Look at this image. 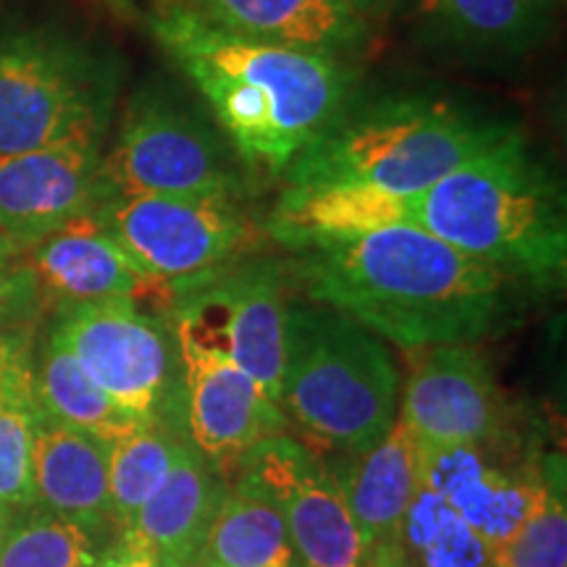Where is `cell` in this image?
<instances>
[{"mask_svg": "<svg viewBox=\"0 0 567 567\" xmlns=\"http://www.w3.org/2000/svg\"><path fill=\"white\" fill-rule=\"evenodd\" d=\"M24 247L13 243L11 237L0 234V308L6 302L17 300V297H27L34 292V276L30 268L19 266V255Z\"/></svg>", "mask_w": 567, "mask_h": 567, "instance_id": "f1b7e54d", "label": "cell"}, {"mask_svg": "<svg viewBox=\"0 0 567 567\" xmlns=\"http://www.w3.org/2000/svg\"><path fill=\"white\" fill-rule=\"evenodd\" d=\"M544 463V484L526 520L492 549V567H567L563 465Z\"/></svg>", "mask_w": 567, "mask_h": 567, "instance_id": "83f0119b", "label": "cell"}, {"mask_svg": "<svg viewBox=\"0 0 567 567\" xmlns=\"http://www.w3.org/2000/svg\"><path fill=\"white\" fill-rule=\"evenodd\" d=\"M410 373L396 417L423 446L507 442V408L492 363L473 344L429 347Z\"/></svg>", "mask_w": 567, "mask_h": 567, "instance_id": "4fadbf2b", "label": "cell"}, {"mask_svg": "<svg viewBox=\"0 0 567 567\" xmlns=\"http://www.w3.org/2000/svg\"><path fill=\"white\" fill-rule=\"evenodd\" d=\"M423 446L421 484L434 492L492 551L526 520L544 484V471L507 463L505 446Z\"/></svg>", "mask_w": 567, "mask_h": 567, "instance_id": "5bb4252c", "label": "cell"}, {"mask_svg": "<svg viewBox=\"0 0 567 567\" xmlns=\"http://www.w3.org/2000/svg\"><path fill=\"white\" fill-rule=\"evenodd\" d=\"M151 279L166 287L205 279L252 245L243 200L195 195H118L90 210Z\"/></svg>", "mask_w": 567, "mask_h": 567, "instance_id": "ba28073f", "label": "cell"}, {"mask_svg": "<svg viewBox=\"0 0 567 567\" xmlns=\"http://www.w3.org/2000/svg\"><path fill=\"white\" fill-rule=\"evenodd\" d=\"M30 331L0 329V389L32 368Z\"/></svg>", "mask_w": 567, "mask_h": 567, "instance_id": "4dcf8cb0", "label": "cell"}, {"mask_svg": "<svg viewBox=\"0 0 567 567\" xmlns=\"http://www.w3.org/2000/svg\"><path fill=\"white\" fill-rule=\"evenodd\" d=\"M239 488L279 509L300 567H368L365 538L334 471L287 434L252 446L237 463Z\"/></svg>", "mask_w": 567, "mask_h": 567, "instance_id": "30bf717a", "label": "cell"}, {"mask_svg": "<svg viewBox=\"0 0 567 567\" xmlns=\"http://www.w3.org/2000/svg\"><path fill=\"white\" fill-rule=\"evenodd\" d=\"M42 410L34 396V368L0 389V502L34 507V436Z\"/></svg>", "mask_w": 567, "mask_h": 567, "instance_id": "484cf974", "label": "cell"}, {"mask_svg": "<svg viewBox=\"0 0 567 567\" xmlns=\"http://www.w3.org/2000/svg\"><path fill=\"white\" fill-rule=\"evenodd\" d=\"M216 274L176 287L182 300L174 313L193 318L221 337L234 363L250 373L279 405L289 310L284 268L264 260Z\"/></svg>", "mask_w": 567, "mask_h": 567, "instance_id": "7c38bea8", "label": "cell"}, {"mask_svg": "<svg viewBox=\"0 0 567 567\" xmlns=\"http://www.w3.org/2000/svg\"><path fill=\"white\" fill-rule=\"evenodd\" d=\"M413 226L499 268L517 281H563L567 268L565 189L517 126L410 197Z\"/></svg>", "mask_w": 567, "mask_h": 567, "instance_id": "3957f363", "label": "cell"}, {"mask_svg": "<svg viewBox=\"0 0 567 567\" xmlns=\"http://www.w3.org/2000/svg\"><path fill=\"white\" fill-rule=\"evenodd\" d=\"M334 476L371 555L373 549L394 542L410 505L421 492L415 436L396 417L379 444L363 455H354V463Z\"/></svg>", "mask_w": 567, "mask_h": 567, "instance_id": "7402d4cb", "label": "cell"}, {"mask_svg": "<svg viewBox=\"0 0 567 567\" xmlns=\"http://www.w3.org/2000/svg\"><path fill=\"white\" fill-rule=\"evenodd\" d=\"M187 394L189 439L213 465H237L252 446L287 431V415L266 389L234 363L229 347L193 318L172 313Z\"/></svg>", "mask_w": 567, "mask_h": 567, "instance_id": "8fae6325", "label": "cell"}, {"mask_svg": "<svg viewBox=\"0 0 567 567\" xmlns=\"http://www.w3.org/2000/svg\"><path fill=\"white\" fill-rule=\"evenodd\" d=\"M116 55L59 27L0 32V155L103 145L116 111Z\"/></svg>", "mask_w": 567, "mask_h": 567, "instance_id": "8992f818", "label": "cell"}, {"mask_svg": "<svg viewBox=\"0 0 567 567\" xmlns=\"http://www.w3.org/2000/svg\"><path fill=\"white\" fill-rule=\"evenodd\" d=\"M109 450L111 444L42 415L34 436V505L103 530L113 523Z\"/></svg>", "mask_w": 567, "mask_h": 567, "instance_id": "44dd1931", "label": "cell"}, {"mask_svg": "<svg viewBox=\"0 0 567 567\" xmlns=\"http://www.w3.org/2000/svg\"><path fill=\"white\" fill-rule=\"evenodd\" d=\"M400 224H413L410 197L365 184H308L284 189L266 229L297 252Z\"/></svg>", "mask_w": 567, "mask_h": 567, "instance_id": "d6986e66", "label": "cell"}, {"mask_svg": "<svg viewBox=\"0 0 567 567\" xmlns=\"http://www.w3.org/2000/svg\"><path fill=\"white\" fill-rule=\"evenodd\" d=\"M197 17L268 45L313 51L350 61L363 53L373 32L339 0H182Z\"/></svg>", "mask_w": 567, "mask_h": 567, "instance_id": "ac0fdd59", "label": "cell"}, {"mask_svg": "<svg viewBox=\"0 0 567 567\" xmlns=\"http://www.w3.org/2000/svg\"><path fill=\"white\" fill-rule=\"evenodd\" d=\"M339 3H344L373 32L375 27H384L400 11L402 0H339Z\"/></svg>", "mask_w": 567, "mask_h": 567, "instance_id": "1f68e13d", "label": "cell"}, {"mask_svg": "<svg viewBox=\"0 0 567 567\" xmlns=\"http://www.w3.org/2000/svg\"><path fill=\"white\" fill-rule=\"evenodd\" d=\"M295 274L310 302L410 352L488 337L517 284L413 224L297 250Z\"/></svg>", "mask_w": 567, "mask_h": 567, "instance_id": "6da1fadb", "label": "cell"}, {"mask_svg": "<svg viewBox=\"0 0 567 567\" xmlns=\"http://www.w3.org/2000/svg\"><path fill=\"white\" fill-rule=\"evenodd\" d=\"M517 124L452 97L389 95L344 105L284 174L287 187L365 184L415 197Z\"/></svg>", "mask_w": 567, "mask_h": 567, "instance_id": "277c9868", "label": "cell"}, {"mask_svg": "<svg viewBox=\"0 0 567 567\" xmlns=\"http://www.w3.org/2000/svg\"><path fill=\"white\" fill-rule=\"evenodd\" d=\"M245 193L243 161L216 122L203 118L200 111L163 82H151L134 92L111 151L101 155L97 203L118 195L243 200Z\"/></svg>", "mask_w": 567, "mask_h": 567, "instance_id": "52a82bcc", "label": "cell"}, {"mask_svg": "<svg viewBox=\"0 0 567 567\" xmlns=\"http://www.w3.org/2000/svg\"><path fill=\"white\" fill-rule=\"evenodd\" d=\"M101 555L95 530L34 507L13 520L0 549V567H95Z\"/></svg>", "mask_w": 567, "mask_h": 567, "instance_id": "4316f807", "label": "cell"}, {"mask_svg": "<svg viewBox=\"0 0 567 567\" xmlns=\"http://www.w3.org/2000/svg\"><path fill=\"white\" fill-rule=\"evenodd\" d=\"M34 396L42 415L87 434L97 442L116 444L118 439L145 429L147 423L124 413L95 381L84 373L74 354L48 339L40 368L34 371ZM153 425V423H151Z\"/></svg>", "mask_w": 567, "mask_h": 567, "instance_id": "603a6c76", "label": "cell"}, {"mask_svg": "<svg viewBox=\"0 0 567 567\" xmlns=\"http://www.w3.org/2000/svg\"><path fill=\"white\" fill-rule=\"evenodd\" d=\"M13 520H17V509H11L9 505H3V502H0V549H3V542H6V536H9Z\"/></svg>", "mask_w": 567, "mask_h": 567, "instance_id": "d6a6232c", "label": "cell"}, {"mask_svg": "<svg viewBox=\"0 0 567 567\" xmlns=\"http://www.w3.org/2000/svg\"><path fill=\"white\" fill-rule=\"evenodd\" d=\"M95 567H174L168 559H163L153 547L140 542L137 536L124 534L118 538L116 547L105 549Z\"/></svg>", "mask_w": 567, "mask_h": 567, "instance_id": "f546056e", "label": "cell"}, {"mask_svg": "<svg viewBox=\"0 0 567 567\" xmlns=\"http://www.w3.org/2000/svg\"><path fill=\"white\" fill-rule=\"evenodd\" d=\"M425 45L471 61L520 59L547 38L555 0H402Z\"/></svg>", "mask_w": 567, "mask_h": 567, "instance_id": "e0dca14e", "label": "cell"}, {"mask_svg": "<svg viewBox=\"0 0 567 567\" xmlns=\"http://www.w3.org/2000/svg\"><path fill=\"white\" fill-rule=\"evenodd\" d=\"M184 444L163 431L158 423L145 425L118 439L109 450V494L111 515L118 528L145 505L174 471Z\"/></svg>", "mask_w": 567, "mask_h": 567, "instance_id": "d4e9b609", "label": "cell"}, {"mask_svg": "<svg viewBox=\"0 0 567 567\" xmlns=\"http://www.w3.org/2000/svg\"><path fill=\"white\" fill-rule=\"evenodd\" d=\"M226 492L229 486L221 471L187 442L163 486L122 530L137 536L174 567H195Z\"/></svg>", "mask_w": 567, "mask_h": 567, "instance_id": "ffe728a7", "label": "cell"}, {"mask_svg": "<svg viewBox=\"0 0 567 567\" xmlns=\"http://www.w3.org/2000/svg\"><path fill=\"white\" fill-rule=\"evenodd\" d=\"M195 567H300L284 517L266 496L229 486Z\"/></svg>", "mask_w": 567, "mask_h": 567, "instance_id": "cb8c5ba5", "label": "cell"}, {"mask_svg": "<svg viewBox=\"0 0 567 567\" xmlns=\"http://www.w3.org/2000/svg\"><path fill=\"white\" fill-rule=\"evenodd\" d=\"M51 339L74 354L124 413L147 425L161 423L179 373L172 323L142 313L137 300L111 297L66 305Z\"/></svg>", "mask_w": 567, "mask_h": 567, "instance_id": "9c48e42d", "label": "cell"}, {"mask_svg": "<svg viewBox=\"0 0 567 567\" xmlns=\"http://www.w3.org/2000/svg\"><path fill=\"white\" fill-rule=\"evenodd\" d=\"M103 145H59L0 155V234L24 250L97 203Z\"/></svg>", "mask_w": 567, "mask_h": 567, "instance_id": "9a60e30c", "label": "cell"}, {"mask_svg": "<svg viewBox=\"0 0 567 567\" xmlns=\"http://www.w3.org/2000/svg\"><path fill=\"white\" fill-rule=\"evenodd\" d=\"M30 252L34 284L63 308L111 297L140 300L147 292L168 289L142 271L90 210L48 234Z\"/></svg>", "mask_w": 567, "mask_h": 567, "instance_id": "2e32d148", "label": "cell"}, {"mask_svg": "<svg viewBox=\"0 0 567 567\" xmlns=\"http://www.w3.org/2000/svg\"><path fill=\"white\" fill-rule=\"evenodd\" d=\"M400 368L389 344L329 305L289 302L279 408L302 434L363 455L396 421Z\"/></svg>", "mask_w": 567, "mask_h": 567, "instance_id": "5b68a950", "label": "cell"}, {"mask_svg": "<svg viewBox=\"0 0 567 567\" xmlns=\"http://www.w3.org/2000/svg\"><path fill=\"white\" fill-rule=\"evenodd\" d=\"M145 19L250 172L287 174L350 103L354 71L334 55L237 38L182 0H151Z\"/></svg>", "mask_w": 567, "mask_h": 567, "instance_id": "7a4b0ae2", "label": "cell"}]
</instances>
